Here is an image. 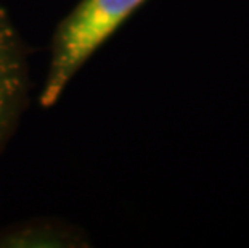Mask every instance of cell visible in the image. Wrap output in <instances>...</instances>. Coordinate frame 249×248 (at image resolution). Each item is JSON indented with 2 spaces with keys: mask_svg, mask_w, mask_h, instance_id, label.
<instances>
[{
  "mask_svg": "<svg viewBox=\"0 0 249 248\" xmlns=\"http://www.w3.org/2000/svg\"><path fill=\"white\" fill-rule=\"evenodd\" d=\"M90 237L84 229L60 218L39 216L0 228V248H86Z\"/></svg>",
  "mask_w": 249,
  "mask_h": 248,
  "instance_id": "cell-3",
  "label": "cell"
},
{
  "mask_svg": "<svg viewBox=\"0 0 249 248\" xmlns=\"http://www.w3.org/2000/svg\"><path fill=\"white\" fill-rule=\"evenodd\" d=\"M29 92L28 50L17 26L0 3V153L23 119Z\"/></svg>",
  "mask_w": 249,
  "mask_h": 248,
  "instance_id": "cell-2",
  "label": "cell"
},
{
  "mask_svg": "<svg viewBox=\"0 0 249 248\" xmlns=\"http://www.w3.org/2000/svg\"><path fill=\"white\" fill-rule=\"evenodd\" d=\"M148 0H81L56 26L40 105L50 108L89 58Z\"/></svg>",
  "mask_w": 249,
  "mask_h": 248,
  "instance_id": "cell-1",
  "label": "cell"
}]
</instances>
